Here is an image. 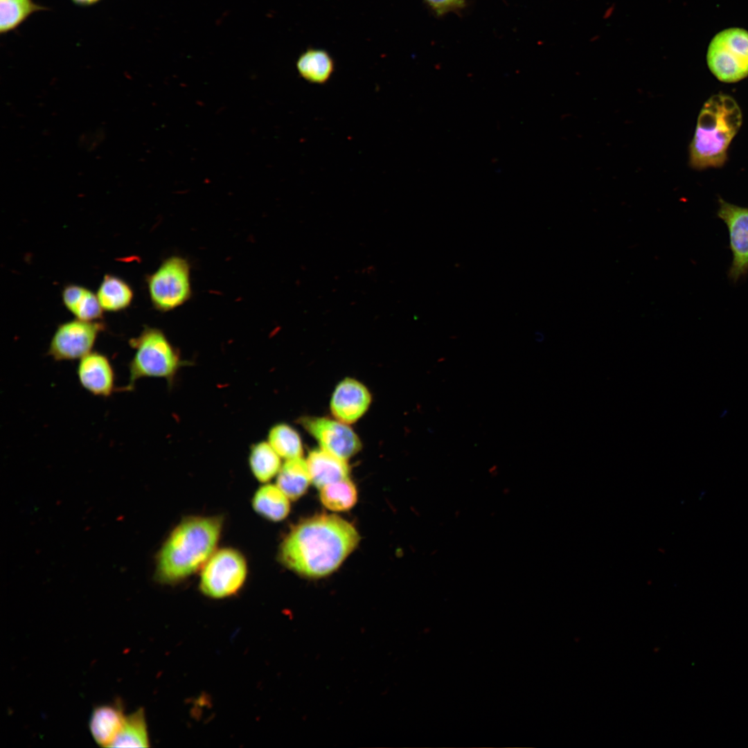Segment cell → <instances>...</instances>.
<instances>
[{
	"mask_svg": "<svg viewBox=\"0 0 748 748\" xmlns=\"http://www.w3.org/2000/svg\"><path fill=\"white\" fill-rule=\"evenodd\" d=\"M355 527L335 515H319L295 525L281 542L278 558L295 573L319 578L337 570L356 549Z\"/></svg>",
	"mask_w": 748,
	"mask_h": 748,
	"instance_id": "obj_1",
	"label": "cell"
},
{
	"mask_svg": "<svg viewBox=\"0 0 748 748\" xmlns=\"http://www.w3.org/2000/svg\"><path fill=\"white\" fill-rule=\"evenodd\" d=\"M224 521L221 515L184 517L172 529L157 553L156 581L176 585L200 571L217 549Z\"/></svg>",
	"mask_w": 748,
	"mask_h": 748,
	"instance_id": "obj_2",
	"label": "cell"
},
{
	"mask_svg": "<svg viewBox=\"0 0 748 748\" xmlns=\"http://www.w3.org/2000/svg\"><path fill=\"white\" fill-rule=\"evenodd\" d=\"M742 112L730 96H711L699 114L689 145V164L696 170L722 167L729 146L742 125Z\"/></svg>",
	"mask_w": 748,
	"mask_h": 748,
	"instance_id": "obj_3",
	"label": "cell"
},
{
	"mask_svg": "<svg viewBox=\"0 0 748 748\" xmlns=\"http://www.w3.org/2000/svg\"><path fill=\"white\" fill-rule=\"evenodd\" d=\"M129 344L134 355L128 363L127 384L120 391H132L143 378H161L172 386L178 371L187 364L164 333L155 328H145Z\"/></svg>",
	"mask_w": 748,
	"mask_h": 748,
	"instance_id": "obj_4",
	"label": "cell"
},
{
	"mask_svg": "<svg viewBox=\"0 0 748 748\" xmlns=\"http://www.w3.org/2000/svg\"><path fill=\"white\" fill-rule=\"evenodd\" d=\"M199 588L206 596L222 599L237 594L248 576L244 555L231 547L217 549L199 571Z\"/></svg>",
	"mask_w": 748,
	"mask_h": 748,
	"instance_id": "obj_5",
	"label": "cell"
},
{
	"mask_svg": "<svg viewBox=\"0 0 748 748\" xmlns=\"http://www.w3.org/2000/svg\"><path fill=\"white\" fill-rule=\"evenodd\" d=\"M706 62L711 73L727 83L748 75V31L729 28L717 33L709 43Z\"/></svg>",
	"mask_w": 748,
	"mask_h": 748,
	"instance_id": "obj_6",
	"label": "cell"
},
{
	"mask_svg": "<svg viewBox=\"0 0 748 748\" xmlns=\"http://www.w3.org/2000/svg\"><path fill=\"white\" fill-rule=\"evenodd\" d=\"M151 301L161 311L173 310L184 303L190 294L188 262L179 257L166 260L148 280Z\"/></svg>",
	"mask_w": 748,
	"mask_h": 748,
	"instance_id": "obj_7",
	"label": "cell"
},
{
	"mask_svg": "<svg viewBox=\"0 0 748 748\" xmlns=\"http://www.w3.org/2000/svg\"><path fill=\"white\" fill-rule=\"evenodd\" d=\"M105 324L98 321L75 319L60 324L56 328L47 355L57 362L80 359L92 351Z\"/></svg>",
	"mask_w": 748,
	"mask_h": 748,
	"instance_id": "obj_8",
	"label": "cell"
},
{
	"mask_svg": "<svg viewBox=\"0 0 748 748\" xmlns=\"http://www.w3.org/2000/svg\"><path fill=\"white\" fill-rule=\"evenodd\" d=\"M717 216L727 225L732 262L728 277L738 281L748 273V207H742L718 199Z\"/></svg>",
	"mask_w": 748,
	"mask_h": 748,
	"instance_id": "obj_9",
	"label": "cell"
},
{
	"mask_svg": "<svg viewBox=\"0 0 748 748\" xmlns=\"http://www.w3.org/2000/svg\"><path fill=\"white\" fill-rule=\"evenodd\" d=\"M301 422L321 448L342 459L346 461L361 449L358 436L348 424L323 417H305Z\"/></svg>",
	"mask_w": 748,
	"mask_h": 748,
	"instance_id": "obj_10",
	"label": "cell"
},
{
	"mask_svg": "<svg viewBox=\"0 0 748 748\" xmlns=\"http://www.w3.org/2000/svg\"><path fill=\"white\" fill-rule=\"evenodd\" d=\"M76 373L81 386L93 395L107 398L116 391L114 368L104 353L92 350L82 357Z\"/></svg>",
	"mask_w": 748,
	"mask_h": 748,
	"instance_id": "obj_11",
	"label": "cell"
},
{
	"mask_svg": "<svg viewBox=\"0 0 748 748\" xmlns=\"http://www.w3.org/2000/svg\"><path fill=\"white\" fill-rule=\"evenodd\" d=\"M371 402L368 389L353 378H345L335 387L330 407L336 420L346 424L357 421L368 410Z\"/></svg>",
	"mask_w": 748,
	"mask_h": 748,
	"instance_id": "obj_12",
	"label": "cell"
},
{
	"mask_svg": "<svg viewBox=\"0 0 748 748\" xmlns=\"http://www.w3.org/2000/svg\"><path fill=\"white\" fill-rule=\"evenodd\" d=\"M125 716L120 700L95 706L89 721L94 741L100 747H110L123 727Z\"/></svg>",
	"mask_w": 748,
	"mask_h": 748,
	"instance_id": "obj_13",
	"label": "cell"
},
{
	"mask_svg": "<svg viewBox=\"0 0 748 748\" xmlns=\"http://www.w3.org/2000/svg\"><path fill=\"white\" fill-rule=\"evenodd\" d=\"M311 482L318 488L348 478L349 467L346 460L320 448L312 450L306 459Z\"/></svg>",
	"mask_w": 748,
	"mask_h": 748,
	"instance_id": "obj_14",
	"label": "cell"
},
{
	"mask_svg": "<svg viewBox=\"0 0 748 748\" xmlns=\"http://www.w3.org/2000/svg\"><path fill=\"white\" fill-rule=\"evenodd\" d=\"M253 510L260 517L278 522L285 519L290 511V499L276 484L260 486L251 499Z\"/></svg>",
	"mask_w": 748,
	"mask_h": 748,
	"instance_id": "obj_15",
	"label": "cell"
},
{
	"mask_svg": "<svg viewBox=\"0 0 748 748\" xmlns=\"http://www.w3.org/2000/svg\"><path fill=\"white\" fill-rule=\"evenodd\" d=\"M296 67L299 75L307 82L323 84L331 78L335 62L326 50L308 48L299 56Z\"/></svg>",
	"mask_w": 748,
	"mask_h": 748,
	"instance_id": "obj_16",
	"label": "cell"
},
{
	"mask_svg": "<svg viewBox=\"0 0 748 748\" xmlns=\"http://www.w3.org/2000/svg\"><path fill=\"white\" fill-rule=\"evenodd\" d=\"M310 483L306 461L301 456L287 459L276 478V485L292 501L301 497Z\"/></svg>",
	"mask_w": 748,
	"mask_h": 748,
	"instance_id": "obj_17",
	"label": "cell"
},
{
	"mask_svg": "<svg viewBox=\"0 0 748 748\" xmlns=\"http://www.w3.org/2000/svg\"><path fill=\"white\" fill-rule=\"evenodd\" d=\"M103 310L118 312L126 309L132 303L134 292L122 278L107 274L104 276L96 293Z\"/></svg>",
	"mask_w": 748,
	"mask_h": 748,
	"instance_id": "obj_18",
	"label": "cell"
},
{
	"mask_svg": "<svg viewBox=\"0 0 748 748\" xmlns=\"http://www.w3.org/2000/svg\"><path fill=\"white\" fill-rule=\"evenodd\" d=\"M280 456L268 442L253 444L249 451V465L255 479L266 483L277 476L280 467Z\"/></svg>",
	"mask_w": 748,
	"mask_h": 748,
	"instance_id": "obj_19",
	"label": "cell"
},
{
	"mask_svg": "<svg viewBox=\"0 0 748 748\" xmlns=\"http://www.w3.org/2000/svg\"><path fill=\"white\" fill-rule=\"evenodd\" d=\"M145 711L140 708L125 716L123 727L110 747H148Z\"/></svg>",
	"mask_w": 748,
	"mask_h": 748,
	"instance_id": "obj_20",
	"label": "cell"
},
{
	"mask_svg": "<svg viewBox=\"0 0 748 748\" xmlns=\"http://www.w3.org/2000/svg\"><path fill=\"white\" fill-rule=\"evenodd\" d=\"M320 500L328 509L337 512L351 509L357 500V490L348 478L331 483L320 488Z\"/></svg>",
	"mask_w": 748,
	"mask_h": 748,
	"instance_id": "obj_21",
	"label": "cell"
},
{
	"mask_svg": "<svg viewBox=\"0 0 748 748\" xmlns=\"http://www.w3.org/2000/svg\"><path fill=\"white\" fill-rule=\"evenodd\" d=\"M46 10L33 0H0L1 35L16 29L33 13Z\"/></svg>",
	"mask_w": 748,
	"mask_h": 748,
	"instance_id": "obj_22",
	"label": "cell"
},
{
	"mask_svg": "<svg viewBox=\"0 0 748 748\" xmlns=\"http://www.w3.org/2000/svg\"><path fill=\"white\" fill-rule=\"evenodd\" d=\"M268 443L283 458L301 457L303 445L299 433L290 425L278 423L274 425L268 433Z\"/></svg>",
	"mask_w": 748,
	"mask_h": 748,
	"instance_id": "obj_23",
	"label": "cell"
},
{
	"mask_svg": "<svg viewBox=\"0 0 748 748\" xmlns=\"http://www.w3.org/2000/svg\"><path fill=\"white\" fill-rule=\"evenodd\" d=\"M103 311L97 295L87 288L70 310L76 319L87 321L100 319Z\"/></svg>",
	"mask_w": 748,
	"mask_h": 748,
	"instance_id": "obj_24",
	"label": "cell"
},
{
	"mask_svg": "<svg viewBox=\"0 0 748 748\" xmlns=\"http://www.w3.org/2000/svg\"><path fill=\"white\" fill-rule=\"evenodd\" d=\"M438 16L449 11L458 10L465 6V0H424Z\"/></svg>",
	"mask_w": 748,
	"mask_h": 748,
	"instance_id": "obj_25",
	"label": "cell"
},
{
	"mask_svg": "<svg viewBox=\"0 0 748 748\" xmlns=\"http://www.w3.org/2000/svg\"><path fill=\"white\" fill-rule=\"evenodd\" d=\"M75 4L81 6H89L96 4L100 0H71Z\"/></svg>",
	"mask_w": 748,
	"mask_h": 748,
	"instance_id": "obj_26",
	"label": "cell"
}]
</instances>
